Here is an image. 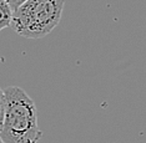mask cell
<instances>
[{"instance_id":"cell-3","label":"cell","mask_w":146,"mask_h":143,"mask_svg":"<svg viewBox=\"0 0 146 143\" xmlns=\"http://www.w3.org/2000/svg\"><path fill=\"white\" fill-rule=\"evenodd\" d=\"M11 19H13L11 6L5 0H0V31L11 25Z\"/></svg>"},{"instance_id":"cell-1","label":"cell","mask_w":146,"mask_h":143,"mask_svg":"<svg viewBox=\"0 0 146 143\" xmlns=\"http://www.w3.org/2000/svg\"><path fill=\"white\" fill-rule=\"evenodd\" d=\"M5 116L0 132L4 143H39L41 131L38 126V109L34 101L21 87L4 90Z\"/></svg>"},{"instance_id":"cell-5","label":"cell","mask_w":146,"mask_h":143,"mask_svg":"<svg viewBox=\"0 0 146 143\" xmlns=\"http://www.w3.org/2000/svg\"><path fill=\"white\" fill-rule=\"evenodd\" d=\"M6 3H8L9 5L11 6V9H13V11L16 9V8H19L21 4H24V3L26 1V0H5Z\"/></svg>"},{"instance_id":"cell-2","label":"cell","mask_w":146,"mask_h":143,"mask_svg":"<svg viewBox=\"0 0 146 143\" xmlns=\"http://www.w3.org/2000/svg\"><path fill=\"white\" fill-rule=\"evenodd\" d=\"M65 0H26L13 11L11 28L19 36L41 39L59 25Z\"/></svg>"},{"instance_id":"cell-6","label":"cell","mask_w":146,"mask_h":143,"mask_svg":"<svg viewBox=\"0 0 146 143\" xmlns=\"http://www.w3.org/2000/svg\"><path fill=\"white\" fill-rule=\"evenodd\" d=\"M0 143H4V142H3V141H1V138H0Z\"/></svg>"},{"instance_id":"cell-4","label":"cell","mask_w":146,"mask_h":143,"mask_svg":"<svg viewBox=\"0 0 146 143\" xmlns=\"http://www.w3.org/2000/svg\"><path fill=\"white\" fill-rule=\"evenodd\" d=\"M4 116H5V95L4 90L0 87V132L4 123Z\"/></svg>"}]
</instances>
